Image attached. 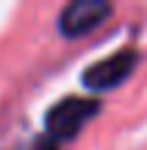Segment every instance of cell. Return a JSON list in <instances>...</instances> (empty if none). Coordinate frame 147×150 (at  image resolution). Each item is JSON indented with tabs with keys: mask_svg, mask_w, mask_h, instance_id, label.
I'll list each match as a JSON object with an SVG mask.
<instances>
[{
	"mask_svg": "<svg viewBox=\"0 0 147 150\" xmlns=\"http://www.w3.org/2000/svg\"><path fill=\"white\" fill-rule=\"evenodd\" d=\"M100 108H103V103L97 97L67 95V97H61L58 103H53L47 108V114H44V134L56 145H64V142L75 139L83 131V125L97 117Z\"/></svg>",
	"mask_w": 147,
	"mask_h": 150,
	"instance_id": "obj_1",
	"label": "cell"
},
{
	"mask_svg": "<svg viewBox=\"0 0 147 150\" xmlns=\"http://www.w3.org/2000/svg\"><path fill=\"white\" fill-rule=\"evenodd\" d=\"M139 59H142V53L128 45V47H120V50H114V53H108L106 59L92 61V64L83 70V75H81L83 89L94 92V95L120 89V86L136 72Z\"/></svg>",
	"mask_w": 147,
	"mask_h": 150,
	"instance_id": "obj_2",
	"label": "cell"
},
{
	"mask_svg": "<svg viewBox=\"0 0 147 150\" xmlns=\"http://www.w3.org/2000/svg\"><path fill=\"white\" fill-rule=\"evenodd\" d=\"M114 14V6L108 0H72L58 11V33L67 39H81L100 28Z\"/></svg>",
	"mask_w": 147,
	"mask_h": 150,
	"instance_id": "obj_3",
	"label": "cell"
},
{
	"mask_svg": "<svg viewBox=\"0 0 147 150\" xmlns=\"http://www.w3.org/2000/svg\"><path fill=\"white\" fill-rule=\"evenodd\" d=\"M28 150H61V145H56L47 134H39V136H33V139H31Z\"/></svg>",
	"mask_w": 147,
	"mask_h": 150,
	"instance_id": "obj_4",
	"label": "cell"
}]
</instances>
